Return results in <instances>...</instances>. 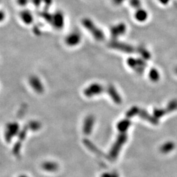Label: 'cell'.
Wrapping results in <instances>:
<instances>
[{"mask_svg": "<svg viewBox=\"0 0 177 177\" xmlns=\"http://www.w3.org/2000/svg\"><path fill=\"white\" fill-rule=\"evenodd\" d=\"M127 64L130 68L135 70L138 73H143L146 67V63L143 59H135L133 58H129L127 60Z\"/></svg>", "mask_w": 177, "mask_h": 177, "instance_id": "7", "label": "cell"}, {"mask_svg": "<svg viewBox=\"0 0 177 177\" xmlns=\"http://www.w3.org/2000/svg\"><path fill=\"white\" fill-rule=\"evenodd\" d=\"M138 115L140 118L148 121L151 123L153 125L158 124V119H157L154 115H150L148 112L145 111L144 110H140V112H139Z\"/></svg>", "mask_w": 177, "mask_h": 177, "instance_id": "10", "label": "cell"}, {"mask_svg": "<svg viewBox=\"0 0 177 177\" xmlns=\"http://www.w3.org/2000/svg\"><path fill=\"white\" fill-rule=\"evenodd\" d=\"M94 124V118L92 116H89L86 118L85 121V124L83 127V132L86 135H89L91 132V130Z\"/></svg>", "mask_w": 177, "mask_h": 177, "instance_id": "13", "label": "cell"}, {"mask_svg": "<svg viewBox=\"0 0 177 177\" xmlns=\"http://www.w3.org/2000/svg\"><path fill=\"white\" fill-rule=\"evenodd\" d=\"M19 129V125L16 123L13 124H9L7 127V130L6 133V139L7 141H9L11 140V138L13 137L14 135H15Z\"/></svg>", "mask_w": 177, "mask_h": 177, "instance_id": "12", "label": "cell"}, {"mask_svg": "<svg viewBox=\"0 0 177 177\" xmlns=\"http://www.w3.org/2000/svg\"><path fill=\"white\" fill-rule=\"evenodd\" d=\"M159 1L163 4H166L167 2H169V0H159Z\"/></svg>", "mask_w": 177, "mask_h": 177, "instance_id": "31", "label": "cell"}, {"mask_svg": "<svg viewBox=\"0 0 177 177\" xmlns=\"http://www.w3.org/2000/svg\"><path fill=\"white\" fill-rule=\"evenodd\" d=\"M21 21L26 25H30L34 21V14L28 9H23L19 13Z\"/></svg>", "mask_w": 177, "mask_h": 177, "instance_id": "8", "label": "cell"}, {"mask_svg": "<svg viewBox=\"0 0 177 177\" xmlns=\"http://www.w3.org/2000/svg\"><path fill=\"white\" fill-rule=\"evenodd\" d=\"M43 169L48 171H54L57 169V165L51 162H47L43 165Z\"/></svg>", "mask_w": 177, "mask_h": 177, "instance_id": "20", "label": "cell"}, {"mask_svg": "<svg viewBox=\"0 0 177 177\" xmlns=\"http://www.w3.org/2000/svg\"><path fill=\"white\" fill-rule=\"evenodd\" d=\"M149 77L150 80L153 82H156L159 80L160 75H159V72L155 68H152L149 72Z\"/></svg>", "mask_w": 177, "mask_h": 177, "instance_id": "17", "label": "cell"}, {"mask_svg": "<svg viewBox=\"0 0 177 177\" xmlns=\"http://www.w3.org/2000/svg\"><path fill=\"white\" fill-rule=\"evenodd\" d=\"M140 110H139V108L138 107L134 106L133 107V108L130 109L129 112H127V116L128 118H132L134 117L135 115H136V114H139V112H140Z\"/></svg>", "mask_w": 177, "mask_h": 177, "instance_id": "22", "label": "cell"}, {"mask_svg": "<svg viewBox=\"0 0 177 177\" xmlns=\"http://www.w3.org/2000/svg\"><path fill=\"white\" fill-rule=\"evenodd\" d=\"M127 25L123 22L118 23L110 28V34L112 40H118L126 33Z\"/></svg>", "mask_w": 177, "mask_h": 177, "instance_id": "3", "label": "cell"}, {"mask_svg": "<svg viewBox=\"0 0 177 177\" xmlns=\"http://www.w3.org/2000/svg\"><path fill=\"white\" fill-rule=\"evenodd\" d=\"M129 4L133 8L138 9L140 8L141 1L140 0H129Z\"/></svg>", "mask_w": 177, "mask_h": 177, "instance_id": "23", "label": "cell"}, {"mask_svg": "<svg viewBox=\"0 0 177 177\" xmlns=\"http://www.w3.org/2000/svg\"><path fill=\"white\" fill-rule=\"evenodd\" d=\"M30 83L31 85L32 86V87L34 89L35 91H36L38 92H42L43 91V85H42L41 82H39L38 78L36 77H31L30 80Z\"/></svg>", "mask_w": 177, "mask_h": 177, "instance_id": "15", "label": "cell"}, {"mask_svg": "<svg viewBox=\"0 0 177 177\" xmlns=\"http://www.w3.org/2000/svg\"><path fill=\"white\" fill-rule=\"evenodd\" d=\"M109 47L115 50L124 52L125 53H132L134 51V48L127 43L119 42L118 40H112L110 43Z\"/></svg>", "mask_w": 177, "mask_h": 177, "instance_id": "5", "label": "cell"}, {"mask_svg": "<svg viewBox=\"0 0 177 177\" xmlns=\"http://www.w3.org/2000/svg\"><path fill=\"white\" fill-rule=\"evenodd\" d=\"M16 2L19 7H25L27 6L29 3L31 2V0H16Z\"/></svg>", "mask_w": 177, "mask_h": 177, "instance_id": "24", "label": "cell"}, {"mask_svg": "<svg viewBox=\"0 0 177 177\" xmlns=\"http://www.w3.org/2000/svg\"><path fill=\"white\" fill-rule=\"evenodd\" d=\"M104 91V87L98 84H93L87 89L85 91V95L87 97H92L93 95H97L99 93H101Z\"/></svg>", "mask_w": 177, "mask_h": 177, "instance_id": "9", "label": "cell"}, {"mask_svg": "<svg viewBox=\"0 0 177 177\" xmlns=\"http://www.w3.org/2000/svg\"><path fill=\"white\" fill-rule=\"evenodd\" d=\"M101 177H119V175L117 173H104L101 176Z\"/></svg>", "mask_w": 177, "mask_h": 177, "instance_id": "28", "label": "cell"}, {"mask_svg": "<svg viewBox=\"0 0 177 177\" xmlns=\"http://www.w3.org/2000/svg\"><path fill=\"white\" fill-rule=\"evenodd\" d=\"M167 110L165 109H161V108H155L153 110V115L157 119L161 118L163 117L165 114H167Z\"/></svg>", "mask_w": 177, "mask_h": 177, "instance_id": "21", "label": "cell"}, {"mask_svg": "<svg viewBox=\"0 0 177 177\" xmlns=\"http://www.w3.org/2000/svg\"><path fill=\"white\" fill-rule=\"evenodd\" d=\"M53 3V1L52 0H43V4L45 5V6L46 7H51V5Z\"/></svg>", "mask_w": 177, "mask_h": 177, "instance_id": "30", "label": "cell"}, {"mask_svg": "<svg viewBox=\"0 0 177 177\" xmlns=\"http://www.w3.org/2000/svg\"><path fill=\"white\" fill-rule=\"evenodd\" d=\"M82 24L96 41L102 42L105 39V34L103 30L98 27L91 19L83 18L82 20Z\"/></svg>", "mask_w": 177, "mask_h": 177, "instance_id": "1", "label": "cell"}, {"mask_svg": "<svg viewBox=\"0 0 177 177\" xmlns=\"http://www.w3.org/2000/svg\"><path fill=\"white\" fill-rule=\"evenodd\" d=\"M20 177H27V176H24V175H23V176H20Z\"/></svg>", "mask_w": 177, "mask_h": 177, "instance_id": "33", "label": "cell"}, {"mask_svg": "<svg viewBox=\"0 0 177 177\" xmlns=\"http://www.w3.org/2000/svg\"><path fill=\"white\" fill-rule=\"evenodd\" d=\"M65 22L64 15L62 12L60 11L51 14V18L49 24L52 25V27L57 30H61L64 28Z\"/></svg>", "mask_w": 177, "mask_h": 177, "instance_id": "2", "label": "cell"}, {"mask_svg": "<svg viewBox=\"0 0 177 177\" xmlns=\"http://www.w3.org/2000/svg\"><path fill=\"white\" fill-rule=\"evenodd\" d=\"M43 0H31V3L35 7H39L43 5Z\"/></svg>", "mask_w": 177, "mask_h": 177, "instance_id": "26", "label": "cell"}, {"mask_svg": "<svg viewBox=\"0 0 177 177\" xmlns=\"http://www.w3.org/2000/svg\"><path fill=\"white\" fill-rule=\"evenodd\" d=\"M130 125L129 120H123L120 121L118 125V129L121 132H125L129 128Z\"/></svg>", "mask_w": 177, "mask_h": 177, "instance_id": "18", "label": "cell"}, {"mask_svg": "<svg viewBox=\"0 0 177 177\" xmlns=\"http://www.w3.org/2000/svg\"><path fill=\"white\" fill-rule=\"evenodd\" d=\"M82 36L78 31H72L66 36L64 42L68 47H75L82 42Z\"/></svg>", "mask_w": 177, "mask_h": 177, "instance_id": "4", "label": "cell"}, {"mask_svg": "<svg viewBox=\"0 0 177 177\" xmlns=\"http://www.w3.org/2000/svg\"><path fill=\"white\" fill-rule=\"evenodd\" d=\"M138 52L139 53H140L144 59H150V54L148 53V52L146 50H145V49H138Z\"/></svg>", "mask_w": 177, "mask_h": 177, "instance_id": "25", "label": "cell"}, {"mask_svg": "<svg viewBox=\"0 0 177 177\" xmlns=\"http://www.w3.org/2000/svg\"><path fill=\"white\" fill-rule=\"evenodd\" d=\"M165 110H167V113H171L175 111L176 110H177V100L174 99L171 100L169 104H167V108Z\"/></svg>", "mask_w": 177, "mask_h": 177, "instance_id": "19", "label": "cell"}, {"mask_svg": "<svg viewBox=\"0 0 177 177\" xmlns=\"http://www.w3.org/2000/svg\"><path fill=\"white\" fill-rule=\"evenodd\" d=\"M148 14L147 11L144 9L141 8L138 9L136 10L134 15L136 21L140 22H143L146 21V19H148Z\"/></svg>", "mask_w": 177, "mask_h": 177, "instance_id": "11", "label": "cell"}, {"mask_svg": "<svg viewBox=\"0 0 177 177\" xmlns=\"http://www.w3.org/2000/svg\"><path fill=\"white\" fill-rule=\"evenodd\" d=\"M125 1V0H112L113 4L116 5V6H119V5L123 4Z\"/></svg>", "mask_w": 177, "mask_h": 177, "instance_id": "29", "label": "cell"}, {"mask_svg": "<svg viewBox=\"0 0 177 177\" xmlns=\"http://www.w3.org/2000/svg\"><path fill=\"white\" fill-rule=\"evenodd\" d=\"M108 91L110 95L111 96L112 98L115 102L120 104L121 102V98H120V95L118 93V92L116 91V90L112 85H110L108 87Z\"/></svg>", "mask_w": 177, "mask_h": 177, "instance_id": "16", "label": "cell"}, {"mask_svg": "<svg viewBox=\"0 0 177 177\" xmlns=\"http://www.w3.org/2000/svg\"><path fill=\"white\" fill-rule=\"evenodd\" d=\"M30 126L31 129H32L33 130H37L40 127V125L37 122H32L30 123Z\"/></svg>", "mask_w": 177, "mask_h": 177, "instance_id": "27", "label": "cell"}, {"mask_svg": "<svg viewBox=\"0 0 177 177\" xmlns=\"http://www.w3.org/2000/svg\"><path fill=\"white\" fill-rule=\"evenodd\" d=\"M127 136L125 134H121L118 136L117 139V141L115 142V144L110 151V156H111L112 158H116V157L118 156L119 152L121 149V146H123V144L125 143L127 140Z\"/></svg>", "mask_w": 177, "mask_h": 177, "instance_id": "6", "label": "cell"}, {"mask_svg": "<svg viewBox=\"0 0 177 177\" xmlns=\"http://www.w3.org/2000/svg\"><path fill=\"white\" fill-rule=\"evenodd\" d=\"M175 72H176V74H177V67H176V69H175Z\"/></svg>", "mask_w": 177, "mask_h": 177, "instance_id": "32", "label": "cell"}, {"mask_svg": "<svg viewBox=\"0 0 177 177\" xmlns=\"http://www.w3.org/2000/svg\"><path fill=\"white\" fill-rule=\"evenodd\" d=\"M175 148V144L174 143L171 141L167 142V143H164L163 145H161L160 148H159V150L162 153H164V154H166V153H168L171 152V151H173Z\"/></svg>", "mask_w": 177, "mask_h": 177, "instance_id": "14", "label": "cell"}]
</instances>
